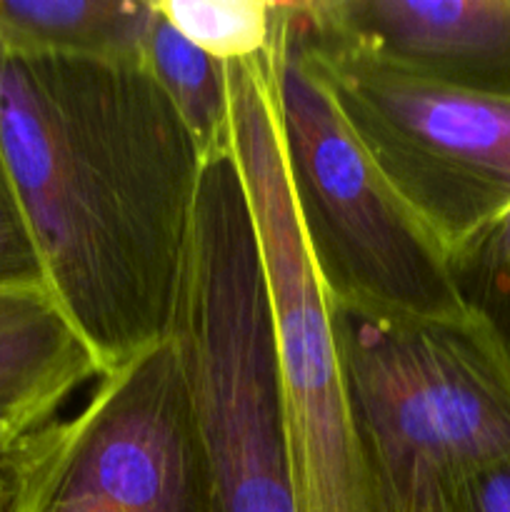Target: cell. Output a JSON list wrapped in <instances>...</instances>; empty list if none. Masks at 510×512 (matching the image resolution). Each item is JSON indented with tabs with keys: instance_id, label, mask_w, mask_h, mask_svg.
<instances>
[{
	"instance_id": "6da1fadb",
	"label": "cell",
	"mask_w": 510,
	"mask_h": 512,
	"mask_svg": "<svg viewBox=\"0 0 510 512\" xmlns=\"http://www.w3.org/2000/svg\"><path fill=\"white\" fill-rule=\"evenodd\" d=\"M0 150L103 375L168 338L203 158L140 65L0 48Z\"/></svg>"
},
{
	"instance_id": "8fae6325",
	"label": "cell",
	"mask_w": 510,
	"mask_h": 512,
	"mask_svg": "<svg viewBox=\"0 0 510 512\" xmlns=\"http://www.w3.org/2000/svg\"><path fill=\"white\" fill-rule=\"evenodd\" d=\"M140 68L155 80L183 120L203 165L233 155V113L225 65L188 43L155 8L143 40Z\"/></svg>"
},
{
	"instance_id": "4fadbf2b",
	"label": "cell",
	"mask_w": 510,
	"mask_h": 512,
	"mask_svg": "<svg viewBox=\"0 0 510 512\" xmlns=\"http://www.w3.org/2000/svg\"><path fill=\"white\" fill-rule=\"evenodd\" d=\"M450 265L465 305L488 320L510 353V213Z\"/></svg>"
},
{
	"instance_id": "e0dca14e",
	"label": "cell",
	"mask_w": 510,
	"mask_h": 512,
	"mask_svg": "<svg viewBox=\"0 0 510 512\" xmlns=\"http://www.w3.org/2000/svg\"><path fill=\"white\" fill-rule=\"evenodd\" d=\"M0 512H3V508H0Z\"/></svg>"
},
{
	"instance_id": "7a4b0ae2",
	"label": "cell",
	"mask_w": 510,
	"mask_h": 512,
	"mask_svg": "<svg viewBox=\"0 0 510 512\" xmlns=\"http://www.w3.org/2000/svg\"><path fill=\"white\" fill-rule=\"evenodd\" d=\"M168 338L215 512H298L268 288L235 158L205 165Z\"/></svg>"
},
{
	"instance_id": "5b68a950",
	"label": "cell",
	"mask_w": 510,
	"mask_h": 512,
	"mask_svg": "<svg viewBox=\"0 0 510 512\" xmlns=\"http://www.w3.org/2000/svg\"><path fill=\"white\" fill-rule=\"evenodd\" d=\"M273 78L290 193L330 300L393 318L468 315L448 253L390 188L310 63L293 3H283Z\"/></svg>"
},
{
	"instance_id": "8992f818",
	"label": "cell",
	"mask_w": 510,
	"mask_h": 512,
	"mask_svg": "<svg viewBox=\"0 0 510 512\" xmlns=\"http://www.w3.org/2000/svg\"><path fill=\"white\" fill-rule=\"evenodd\" d=\"M3 512H215L173 340L100 375L88 403L0 455Z\"/></svg>"
},
{
	"instance_id": "3957f363",
	"label": "cell",
	"mask_w": 510,
	"mask_h": 512,
	"mask_svg": "<svg viewBox=\"0 0 510 512\" xmlns=\"http://www.w3.org/2000/svg\"><path fill=\"white\" fill-rule=\"evenodd\" d=\"M333 315L380 510L448 512L465 475L510 460V353L483 315Z\"/></svg>"
},
{
	"instance_id": "9a60e30c",
	"label": "cell",
	"mask_w": 510,
	"mask_h": 512,
	"mask_svg": "<svg viewBox=\"0 0 510 512\" xmlns=\"http://www.w3.org/2000/svg\"><path fill=\"white\" fill-rule=\"evenodd\" d=\"M448 512H510V460L465 475L450 495Z\"/></svg>"
},
{
	"instance_id": "30bf717a",
	"label": "cell",
	"mask_w": 510,
	"mask_h": 512,
	"mask_svg": "<svg viewBox=\"0 0 510 512\" xmlns=\"http://www.w3.org/2000/svg\"><path fill=\"white\" fill-rule=\"evenodd\" d=\"M150 0H0V48L140 65Z\"/></svg>"
},
{
	"instance_id": "52a82bcc",
	"label": "cell",
	"mask_w": 510,
	"mask_h": 512,
	"mask_svg": "<svg viewBox=\"0 0 510 512\" xmlns=\"http://www.w3.org/2000/svg\"><path fill=\"white\" fill-rule=\"evenodd\" d=\"M308 58L390 188L453 260L510 213V100L428 83L315 33Z\"/></svg>"
},
{
	"instance_id": "9c48e42d",
	"label": "cell",
	"mask_w": 510,
	"mask_h": 512,
	"mask_svg": "<svg viewBox=\"0 0 510 512\" xmlns=\"http://www.w3.org/2000/svg\"><path fill=\"white\" fill-rule=\"evenodd\" d=\"M100 375L50 288H0V428L15 440L33 433Z\"/></svg>"
},
{
	"instance_id": "2e32d148",
	"label": "cell",
	"mask_w": 510,
	"mask_h": 512,
	"mask_svg": "<svg viewBox=\"0 0 510 512\" xmlns=\"http://www.w3.org/2000/svg\"><path fill=\"white\" fill-rule=\"evenodd\" d=\"M13 443H15V438H13V435H10L8 430H3V428H0V455H3L5 450H8L10 445H13Z\"/></svg>"
},
{
	"instance_id": "277c9868",
	"label": "cell",
	"mask_w": 510,
	"mask_h": 512,
	"mask_svg": "<svg viewBox=\"0 0 510 512\" xmlns=\"http://www.w3.org/2000/svg\"><path fill=\"white\" fill-rule=\"evenodd\" d=\"M225 73L233 158L268 288L298 512H383L355 430L333 303L308 253L290 193L273 48L253 63L225 65Z\"/></svg>"
},
{
	"instance_id": "7c38bea8",
	"label": "cell",
	"mask_w": 510,
	"mask_h": 512,
	"mask_svg": "<svg viewBox=\"0 0 510 512\" xmlns=\"http://www.w3.org/2000/svg\"><path fill=\"white\" fill-rule=\"evenodd\" d=\"M188 43L223 65L253 63L270 53L283 3L278 0H150Z\"/></svg>"
},
{
	"instance_id": "ba28073f",
	"label": "cell",
	"mask_w": 510,
	"mask_h": 512,
	"mask_svg": "<svg viewBox=\"0 0 510 512\" xmlns=\"http://www.w3.org/2000/svg\"><path fill=\"white\" fill-rule=\"evenodd\" d=\"M333 43L463 93L510 100V0H300Z\"/></svg>"
},
{
	"instance_id": "5bb4252c",
	"label": "cell",
	"mask_w": 510,
	"mask_h": 512,
	"mask_svg": "<svg viewBox=\"0 0 510 512\" xmlns=\"http://www.w3.org/2000/svg\"><path fill=\"white\" fill-rule=\"evenodd\" d=\"M30 285L48 288V278L18 188L0 150V288Z\"/></svg>"
}]
</instances>
